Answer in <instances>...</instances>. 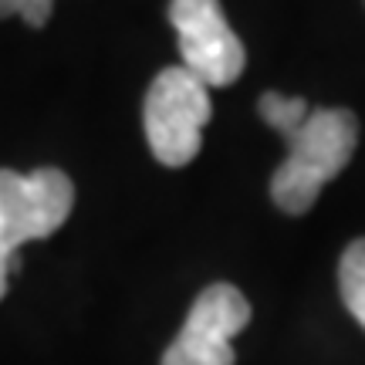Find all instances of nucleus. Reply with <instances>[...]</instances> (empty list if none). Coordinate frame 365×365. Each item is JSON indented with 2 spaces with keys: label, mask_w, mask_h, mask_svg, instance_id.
Wrapping results in <instances>:
<instances>
[{
  "label": "nucleus",
  "mask_w": 365,
  "mask_h": 365,
  "mask_svg": "<svg viewBox=\"0 0 365 365\" xmlns=\"http://www.w3.org/2000/svg\"><path fill=\"white\" fill-rule=\"evenodd\" d=\"M284 139L287 159L271 176V196L284 213L301 217L314 207L325 182L349 166L359 145V118L349 108H312Z\"/></svg>",
  "instance_id": "obj_1"
},
{
  "label": "nucleus",
  "mask_w": 365,
  "mask_h": 365,
  "mask_svg": "<svg viewBox=\"0 0 365 365\" xmlns=\"http://www.w3.org/2000/svg\"><path fill=\"white\" fill-rule=\"evenodd\" d=\"M250 322V301L234 284H210L200 291L182 322L180 335L170 341L163 365H234V335Z\"/></svg>",
  "instance_id": "obj_5"
},
{
  "label": "nucleus",
  "mask_w": 365,
  "mask_h": 365,
  "mask_svg": "<svg viewBox=\"0 0 365 365\" xmlns=\"http://www.w3.org/2000/svg\"><path fill=\"white\" fill-rule=\"evenodd\" d=\"M213 115L210 88L186 68H163L143 105V125L153 156L163 166L193 163L203 145V125Z\"/></svg>",
  "instance_id": "obj_3"
},
{
  "label": "nucleus",
  "mask_w": 365,
  "mask_h": 365,
  "mask_svg": "<svg viewBox=\"0 0 365 365\" xmlns=\"http://www.w3.org/2000/svg\"><path fill=\"white\" fill-rule=\"evenodd\" d=\"M75 207V186L68 173L41 166L34 173L0 170V301L7 277L21 271L17 250L31 240L51 237Z\"/></svg>",
  "instance_id": "obj_2"
},
{
  "label": "nucleus",
  "mask_w": 365,
  "mask_h": 365,
  "mask_svg": "<svg viewBox=\"0 0 365 365\" xmlns=\"http://www.w3.org/2000/svg\"><path fill=\"white\" fill-rule=\"evenodd\" d=\"M339 291L355 322L365 328V237L352 240L339 261Z\"/></svg>",
  "instance_id": "obj_6"
},
{
  "label": "nucleus",
  "mask_w": 365,
  "mask_h": 365,
  "mask_svg": "<svg viewBox=\"0 0 365 365\" xmlns=\"http://www.w3.org/2000/svg\"><path fill=\"white\" fill-rule=\"evenodd\" d=\"M261 118L271 125V129H277L281 135H291V132L298 129L301 122L308 118V102L304 98H287V95H277V91H267V95H261Z\"/></svg>",
  "instance_id": "obj_7"
},
{
  "label": "nucleus",
  "mask_w": 365,
  "mask_h": 365,
  "mask_svg": "<svg viewBox=\"0 0 365 365\" xmlns=\"http://www.w3.org/2000/svg\"><path fill=\"white\" fill-rule=\"evenodd\" d=\"M170 21L180 38L182 68L207 88H223L247 65L244 41L227 24L220 0H170Z\"/></svg>",
  "instance_id": "obj_4"
},
{
  "label": "nucleus",
  "mask_w": 365,
  "mask_h": 365,
  "mask_svg": "<svg viewBox=\"0 0 365 365\" xmlns=\"http://www.w3.org/2000/svg\"><path fill=\"white\" fill-rule=\"evenodd\" d=\"M24 17V24L44 27L51 17V0H0V17Z\"/></svg>",
  "instance_id": "obj_8"
}]
</instances>
